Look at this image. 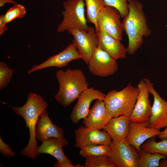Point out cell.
<instances>
[{
    "instance_id": "cell-19",
    "label": "cell",
    "mask_w": 167,
    "mask_h": 167,
    "mask_svg": "<svg viewBox=\"0 0 167 167\" xmlns=\"http://www.w3.org/2000/svg\"><path fill=\"white\" fill-rule=\"evenodd\" d=\"M99 46L113 59H124L126 57L127 50L121 41L105 32L99 31L98 34Z\"/></svg>"
},
{
    "instance_id": "cell-15",
    "label": "cell",
    "mask_w": 167,
    "mask_h": 167,
    "mask_svg": "<svg viewBox=\"0 0 167 167\" xmlns=\"http://www.w3.org/2000/svg\"><path fill=\"white\" fill-rule=\"evenodd\" d=\"M76 148L92 145H109L112 140L105 130L94 129L81 126L74 131Z\"/></svg>"
},
{
    "instance_id": "cell-27",
    "label": "cell",
    "mask_w": 167,
    "mask_h": 167,
    "mask_svg": "<svg viewBox=\"0 0 167 167\" xmlns=\"http://www.w3.org/2000/svg\"><path fill=\"white\" fill-rule=\"evenodd\" d=\"M14 70L4 62H0V89L6 87L11 80Z\"/></svg>"
},
{
    "instance_id": "cell-10",
    "label": "cell",
    "mask_w": 167,
    "mask_h": 167,
    "mask_svg": "<svg viewBox=\"0 0 167 167\" xmlns=\"http://www.w3.org/2000/svg\"><path fill=\"white\" fill-rule=\"evenodd\" d=\"M68 142L64 137L61 139L50 138L42 142L38 147V152L49 154L57 159V161L54 166L56 167H84L79 164L72 165L71 160L64 154L62 147L67 145Z\"/></svg>"
},
{
    "instance_id": "cell-26",
    "label": "cell",
    "mask_w": 167,
    "mask_h": 167,
    "mask_svg": "<svg viewBox=\"0 0 167 167\" xmlns=\"http://www.w3.org/2000/svg\"><path fill=\"white\" fill-rule=\"evenodd\" d=\"M26 14L25 7L21 4H14L4 15V21L6 24L9 23L17 18H22Z\"/></svg>"
},
{
    "instance_id": "cell-4",
    "label": "cell",
    "mask_w": 167,
    "mask_h": 167,
    "mask_svg": "<svg viewBox=\"0 0 167 167\" xmlns=\"http://www.w3.org/2000/svg\"><path fill=\"white\" fill-rule=\"evenodd\" d=\"M139 90L131 83L122 90L109 92L104 101L112 117L125 115L130 117L136 101Z\"/></svg>"
},
{
    "instance_id": "cell-3",
    "label": "cell",
    "mask_w": 167,
    "mask_h": 167,
    "mask_svg": "<svg viewBox=\"0 0 167 167\" xmlns=\"http://www.w3.org/2000/svg\"><path fill=\"white\" fill-rule=\"evenodd\" d=\"M59 89L55 96L56 101L62 106H69L88 88L89 84L84 74L79 69H60L55 74Z\"/></svg>"
},
{
    "instance_id": "cell-7",
    "label": "cell",
    "mask_w": 167,
    "mask_h": 167,
    "mask_svg": "<svg viewBox=\"0 0 167 167\" xmlns=\"http://www.w3.org/2000/svg\"><path fill=\"white\" fill-rule=\"evenodd\" d=\"M68 32L73 36L72 43L75 45L82 59L88 65L92 54L99 46L98 37L95 28L90 27L87 31L75 29Z\"/></svg>"
},
{
    "instance_id": "cell-22",
    "label": "cell",
    "mask_w": 167,
    "mask_h": 167,
    "mask_svg": "<svg viewBox=\"0 0 167 167\" xmlns=\"http://www.w3.org/2000/svg\"><path fill=\"white\" fill-rule=\"evenodd\" d=\"M86 6V16L87 21L93 24L96 34L99 32L97 19L101 8L105 6L104 0H84Z\"/></svg>"
},
{
    "instance_id": "cell-30",
    "label": "cell",
    "mask_w": 167,
    "mask_h": 167,
    "mask_svg": "<svg viewBox=\"0 0 167 167\" xmlns=\"http://www.w3.org/2000/svg\"><path fill=\"white\" fill-rule=\"evenodd\" d=\"M4 15H0V35L3 34L8 29V28L4 21Z\"/></svg>"
},
{
    "instance_id": "cell-21",
    "label": "cell",
    "mask_w": 167,
    "mask_h": 167,
    "mask_svg": "<svg viewBox=\"0 0 167 167\" xmlns=\"http://www.w3.org/2000/svg\"><path fill=\"white\" fill-rule=\"evenodd\" d=\"M166 158L164 154L141 149L138 154V167H158L161 160Z\"/></svg>"
},
{
    "instance_id": "cell-18",
    "label": "cell",
    "mask_w": 167,
    "mask_h": 167,
    "mask_svg": "<svg viewBox=\"0 0 167 167\" xmlns=\"http://www.w3.org/2000/svg\"><path fill=\"white\" fill-rule=\"evenodd\" d=\"M63 129L54 123L49 118L46 109L40 114L36 123L35 136L41 142L50 138L63 137Z\"/></svg>"
},
{
    "instance_id": "cell-32",
    "label": "cell",
    "mask_w": 167,
    "mask_h": 167,
    "mask_svg": "<svg viewBox=\"0 0 167 167\" xmlns=\"http://www.w3.org/2000/svg\"><path fill=\"white\" fill-rule=\"evenodd\" d=\"M158 137L161 140L167 138V127L165 128L164 131L161 132V133Z\"/></svg>"
},
{
    "instance_id": "cell-25",
    "label": "cell",
    "mask_w": 167,
    "mask_h": 167,
    "mask_svg": "<svg viewBox=\"0 0 167 167\" xmlns=\"http://www.w3.org/2000/svg\"><path fill=\"white\" fill-rule=\"evenodd\" d=\"M85 158L84 167H116L111 159L107 156H89Z\"/></svg>"
},
{
    "instance_id": "cell-33",
    "label": "cell",
    "mask_w": 167,
    "mask_h": 167,
    "mask_svg": "<svg viewBox=\"0 0 167 167\" xmlns=\"http://www.w3.org/2000/svg\"><path fill=\"white\" fill-rule=\"evenodd\" d=\"M159 167H167V158L161 160Z\"/></svg>"
},
{
    "instance_id": "cell-8",
    "label": "cell",
    "mask_w": 167,
    "mask_h": 167,
    "mask_svg": "<svg viewBox=\"0 0 167 167\" xmlns=\"http://www.w3.org/2000/svg\"><path fill=\"white\" fill-rule=\"evenodd\" d=\"M120 17V13L117 9L113 7L105 5L100 10L97 18L99 32H105L121 41L123 29Z\"/></svg>"
},
{
    "instance_id": "cell-11",
    "label": "cell",
    "mask_w": 167,
    "mask_h": 167,
    "mask_svg": "<svg viewBox=\"0 0 167 167\" xmlns=\"http://www.w3.org/2000/svg\"><path fill=\"white\" fill-rule=\"evenodd\" d=\"M143 80L154 100L149 120L150 127L159 130L165 128L167 127V101L160 96L149 79L144 78Z\"/></svg>"
},
{
    "instance_id": "cell-12",
    "label": "cell",
    "mask_w": 167,
    "mask_h": 167,
    "mask_svg": "<svg viewBox=\"0 0 167 167\" xmlns=\"http://www.w3.org/2000/svg\"><path fill=\"white\" fill-rule=\"evenodd\" d=\"M106 95L101 91L93 87L88 88L83 91L78 98L70 115V119L74 124L77 123L87 116L90 105L93 100L104 101Z\"/></svg>"
},
{
    "instance_id": "cell-31",
    "label": "cell",
    "mask_w": 167,
    "mask_h": 167,
    "mask_svg": "<svg viewBox=\"0 0 167 167\" xmlns=\"http://www.w3.org/2000/svg\"><path fill=\"white\" fill-rule=\"evenodd\" d=\"M7 3H11L14 4L16 3V2L13 0H0V7L4 6Z\"/></svg>"
},
{
    "instance_id": "cell-9",
    "label": "cell",
    "mask_w": 167,
    "mask_h": 167,
    "mask_svg": "<svg viewBox=\"0 0 167 167\" xmlns=\"http://www.w3.org/2000/svg\"><path fill=\"white\" fill-rule=\"evenodd\" d=\"M116 61L98 46L92 54L88 65L92 74L100 77H106L114 74L118 70Z\"/></svg>"
},
{
    "instance_id": "cell-1",
    "label": "cell",
    "mask_w": 167,
    "mask_h": 167,
    "mask_svg": "<svg viewBox=\"0 0 167 167\" xmlns=\"http://www.w3.org/2000/svg\"><path fill=\"white\" fill-rule=\"evenodd\" d=\"M48 104L44 98L36 93H29L26 102L20 107L11 106L14 113L24 119L29 130V139L27 146L19 153L30 158L34 159L39 155L35 136V130L40 114L46 109Z\"/></svg>"
},
{
    "instance_id": "cell-13",
    "label": "cell",
    "mask_w": 167,
    "mask_h": 167,
    "mask_svg": "<svg viewBox=\"0 0 167 167\" xmlns=\"http://www.w3.org/2000/svg\"><path fill=\"white\" fill-rule=\"evenodd\" d=\"M137 87L139 92L136 101L130 118L131 122L141 123L149 121L152 106L149 98V90L143 79L140 81Z\"/></svg>"
},
{
    "instance_id": "cell-5",
    "label": "cell",
    "mask_w": 167,
    "mask_h": 167,
    "mask_svg": "<svg viewBox=\"0 0 167 167\" xmlns=\"http://www.w3.org/2000/svg\"><path fill=\"white\" fill-rule=\"evenodd\" d=\"M63 19L57 28V32L75 29L86 31L89 30L85 15L84 0H67L63 2Z\"/></svg>"
},
{
    "instance_id": "cell-28",
    "label": "cell",
    "mask_w": 167,
    "mask_h": 167,
    "mask_svg": "<svg viewBox=\"0 0 167 167\" xmlns=\"http://www.w3.org/2000/svg\"><path fill=\"white\" fill-rule=\"evenodd\" d=\"M132 0H104L105 5L111 6L117 9L121 18H124L128 15V2Z\"/></svg>"
},
{
    "instance_id": "cell-24",
    "label": "cell",
    "mask_w": 167,
    "mask_h": 167,
    "mask_svg": "<svg viewBox=\"0 0 167 167\" xmlns=\"http://www.w3.org/2000/svg\"><path fill=\"white\" fill-rule=\"evenodd\" d=\"M141 149L152 152L158 153L167 156V138L160 142L156 141V136H153L141 146Z\"/></svg>"
},
{
    "instance_id": "cell-23",
    "label": "cell",
    "mask_w": 167,
    "mask_h": 167,
    "mask_svg": "<svg viewBox=\"0 0 167 167\" xmlns=\"http://www.w3.org/2000/svg\"><path fill=\"white\" fill-rule=\"evenodd\" d=\"M79 154L85 158L89 156H100L109 157L110 154V148L109 145H90L80 148Z\"/></svg>"
},
{
    "instance_id": "cell-16",
    "label": "cell",
    "mask_w": 167,
    "mask_h": 167,
    "mask_svg": "<svg viewBox=\"0 0 167 167\" xmlns=\"http://www.w3.org/2000/svg\"><path fill=\"white\" fill-rule=\"evenodd\" d=\"M161 132L160 130L150 127L149 121L141 123L131 121L126 140L139 152L141 150V145L145 141L153 136H158Z\"/></svg>"
},
{
    "instance_id": "cell-14",
    "label": "cell",
    "mask_w": 167,
    "mask_h": 167,
    "mask_svg": "<svg viewBox=\"0 0 167 167\" xmlns=\"http://www.w3.org/2000/svg\"><path fill=\"white\" fill-rule=\"evenodd\" d=\"M82 59L75 45H69L60 52L50 56L46 61L37 65L33 66L27 72L28 74L36 71L50 67L61 68L66 66L71 61Z\"/></svg>"
},
{
    "instance_id": "cell-17",
    "label": "cell",
    "mask_w": 167,
    "mask_h": 167,
    "mask_svg": "<svg viewBox=\"0 0 167 167\" xmlns=\"http://www.w3.org/2000/svg\"><path fill=\"white\" fill-rule=\"evenodd\" d=\"M112 118L104 101L96 100L83 122L86 127L101 130L104 129Z\"/></svg>"
},
{
    "instance_id": "cell-2",
    "label": "cell",
    "mask_w": 167,
    "mask_h": 167,
    "mask_svg": "<svg viewBox=\"0 0 167 167\" xmlns=\"http://www.w3.org/2000/svg\"><path fill=\"white\" fill-rule=\"evenodd\" d=\"M128 14L123 18L122 23L123 31L128 38L127 53L133 55L142 45L143 37L150 36L152 31L148 26L142 3L132 0L128 2Z\"/></svg>"
},
{
    "instance_id": "cell-6",
    "label": "cell",
    "mask_w": 167,
    "mask_h": 167,
    "mask_svg": "<svg viewBox=\"0 0 167 167\" xmlns=\"http://www.w3.org/2000/svg\"><path fill=\"white\" fill-rule=\"evenodd\" d=\"M109 157L116 167H138V152L126 139L112 140Z\"/></svg>"
},
{
    "instance_id": "cell-29",
    "label": "cell",
    "mask_w": 167,
    "mask_h": 167,
    "mask_svg": "<svg viewBox=\"0 0 167 167\" xmlns=\"http://www.w3.org/2000/svg\"><path fill=\"white\" fill-rule=\"evenodd\" d=\"M0 152L4 156L10 158L14 156L15 153L12 150L10 145L6 143L0 136Z\"/></svg>"
},
{
    "instance_id": "cell-20",
    "label": "cell",
    "mask_w": 167,
    "mask_h": 167,
    "mask_svg": "<svg viewBox=\"0 0 167 167\" xmlns=\"http://www.w3.org/2000/svg\"><path fill=\"white\" fill-rule=\"evenodd\" d=\"M130 117L122 115L112 118L104 130L108 134L112 140L126 139L129 131Z\"/></svg>"
}]
</instances>
